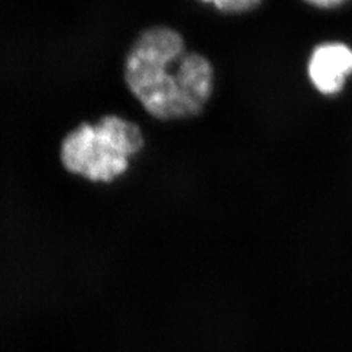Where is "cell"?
I'll return each mask as SVG.
<instances>
[{
    "mask_svg": "<svg viewBox=\"0 0 352 352\" xmlns=\"http://www.w3.org/2000/svg\"><path fill=\"white\" fill-rule=\"evenodd\" d=\"M302 1L315 7L317 10H336L344 6L350 0H302Z\"/></svg>",
    "mask_w": 352,
    "mask_h": 352,
    "instance_id": "5b68a950",
    "label": "cell"
},
{
    "mask_svg": "<svg viewBox=\"0 0 352 352\" xmlns=\"http://www.w3.org/2000/svg\"><path fill=\"white\" fill-rule=\"evenodd\" d=\"M123 78L141 107L162 122L200 115L213 96V64L187 50L183 34L170 26H151L135 38Z\"/></svg>",
    "mask_w": 352,
    "mask_h": 352,
    "instance_id": "6da1fadb",
    "label": "cell"
},
{
    "mask_svg": "<svg viewBox=\"0 0 352 352\" xmlns=\"http://www.w3.org/2000/svg\"><path fill=\"white\" fill-rule=\"evenodd\" d=\"M352 75V49L342 42L316 46L308 60V76L317 91L338 94Z\"/></svg>",
    "mask_w": 352,
    "mask_h": 352,
    "instance_id": "3957f363",
    "label": "cell"
},
{
    "mask_svg": "<svg viewBox=\"0 0 352 352\" xmlns=\"http://www.w3.org/2000/svg\"><path fill=\"white\" fill-rule=\"evenodd\" d=\"M206 4L213 6L219 12L228 14H240V13L251 12L256 10L263 0H201Z\"/></svg>",
    "mask_w": 352,
    "mask_h": 352,
    "instance_id": "277c9868",
    "label": "cell"
},
{
    "mask_svg": "<svg viewBox=\"0 0 352 352\" xmlns=\"http://www.w3.org/2000/svg\"><path fill=\"white\" fill-rule=\"evenodd\" d=\"M145 145L141 126L115 113L96 123L84 122L69 131L60 144L64 168L96 183H110L126 174L129 161Z\"/></svg>",
    "mask_w": 352,
    "mask_h": 352,
    "instance_id": "7a4b0ae2",
    "label": "cell"
}]
</instances>
